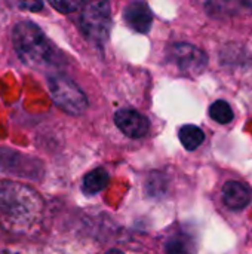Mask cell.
Instances as JSON below:
<instances>
[{"instance_id":"6da1fadb","label":"cell","mask_w":252,"mask_h":254,"mask_svg":"<svg viewBox=\"0 0 252 254\" xmlns=\"http://www.w3.org/2000/svg\"><path fill=\"white\" fill-rule=\"evenodd\" d=\"M12 40L16 55L28 65H46L52 64L55 60V46L33 21H19L13 27Z\"/></svg>"},{"instance_id":"7a4b0ae2","label":"cell","mask_w":252,"mask_h":254,"mask_svg":"<svg viewBox=\"0 0 252 254\" xmlns=\"http://www.w3.org/2000/svg\"><path fill=\"white\" fill-rule=\"evenodd\" d=\"M37 195L16 183H0V213L15 223H28L39 213Z\"/></svg>"},{"instance_id":"3957f363","label":"cell","mask_w":252,"mask_h":254,"mask_svg":"<svg viewBox=\"0 0 252 254\" xmlns=\"http://www.w3.org/2000/svg\"><path fill=\"white\" fill-rule=\"evenodd\" d=\"M80 28L94 43L102 45L110 33L111 12L107 0H89L80 13Z\"/></svg>"},{"instance_id":"277c9868","label":"cell","mask_w":252,"mask_h":254,"mask_svg":"<svg viewBox=\"0 0 252 254\" xmlns=\"http://www.w3.org/2000/svg\"><path fill=\"white\" fill-rule=\"evenodd\" d=\"M48 86L53 103L70 115H80L88 107V98L83 91L67 76L52 74L48 77Z\"/></svg>"},{"instance_id":"5b68a950","label":"cell","mask_w":252,"mask_h":254,"mask_svg":"<svg viewBox=\"0 0 252 254\" xmlns=\"http://www.w3.org/2000/svg\"><path fill=\"white\" fill-rule=\"evenodd\" d=\"M169 58L177 67L189 74H199L208 65V55L195 45L175 43L169 49Z\"/></svg>"},{"instance_id":"8992f818","label":"cell","mask_w":252,"mask_h":254,"mask_svg":"<svg viewBox=\"0 0 252 254\" xmlns=\"http://www.w3.org/2000/svg\"><path fill=\"white\" fill-rule=\"evenodd\" d=\"M114 122L117 128L131 138H141L149 132L150 122L149 119L137 110L120 109L114 115Z\"/></svg>"},{"instance_id":"52a82bcc","label":"cell","mask_w":252,"mask_h":254,"mask_svg":"<svg viewBox=\"0 0 252 254\" xmlns=\"http://www.w3.org/2000/svg\"><path fill=\"white\" fill-rule=\"evenodd\" d=\"M123 18L138 33H149L153 24V12L144 0L131 1L123 10Z\"/></svg>"},{"instance_id":"ba28073f","label":"cell","mask_w":252,"mask_h":254,"mask_svg":"<svg viewBox=\"0 0 252 254\" xmlns=\"http://www.w3.org/2000/svg\"><path fill=\"white\" fill-rule=\"evenodd\" d=\"M252 198V190L241 182H229L223 188V201L227 208L238 211L244 210Z\"/></svg>"},{"instance_id":"9c48e42d","label":"cell","mask_w":252,"mask_h":254,"mask_svg":"<svg viewBox=\"0 0 252 254\" xmlns=\"http://www.w3.org/2000/svg\"><path fill=\"white\" fill-rule=\"evenodd\" d=\"M206 9L211 15H236L252 12V0H208Z\"/></svg>"},{"instance_id":"30bf717a","label":"cell","mask_w":252,"mask_h":254,"mask_svg":"<svg viewBox=\"0 0 252 254\" xmlns=\"http://www.w3.org/2000/svg\"><path fill=\"white\" fill-rule=\"evenodd\" d=\"M110 176L104 168H97L88 173L83 179V192L86 195H95L107 188Z\"/></svg>"},{"instance_id":"8fae6325","label":"cell","mask_w":252,"mask_h":254,"mask_svg":"<svg viewBox=\"0 0 252 254\" xmlns=\"http://www.w3.org/2000/svg\"><path fill=\"white\" fill-rule=\"evenodd\" d=\"M178 137H180L181 144L187 150L198 149L203 143V140H205L203 131L199 127H196V125H184V127H181L180 131H178Z\"/></svg>"},{"instance_id":"7c38bea8","label":"cell","mask_w":252,"mask_h":254,"mask_svg":"<svg viewBox=\"0 0 252 254\" xmlns=\"http://www.w3.org/2000/svg\"><path fill=\"white\" fill-rule=\"evenodd\" d=\"M209 116L215 122L223 124V125L224 124H230L233 121V118H235L230 104L226 103L224 100H218V101H215V103L211 104V107H209Z\"/></svg>"},{"instance_id":"4fadbf2b","label":"cell","mask_w":252,"mask_h":254,"mask_svg":"<svg viewBox=\"0 0 252 254\" xmlns=\"http://www.w3.org/2000/svg\"><path fill=\"white\" fill-rule=\"evenodd\" d=\"M165 250L168 254H193L192 240L184 235L174 237L172 240L168 241Z\"/></svg>"},{"instance_id":"5bb4252c","label":"cell","mask_w":252,"mask_h":254,"mask_svg":"<svg viewBox=\"0 0 252 254\" xmlns=\"http://www.w3.org/2000/svg\"><path fill=\"white\" fill-rule=\"evenodd\" d=\"M52 7L61 13H70L80 9L85 4V0H48Z\"/></svg>"},{"instance_id":"9a60e30c","label":"cell","mask_w":252,"mask_h":254,"mask_svg":"<svg viewBox=\"0 0 252 254\" xmlns=\"http://www.w3.org/2000/svg\"><path fill=\"white\" fill-rule=\"evenodd\" d=\"M19 7L31 10V12H39L43 9V0H18Z\"/></svg>"},{"instance_id":"2e32d148","label":"cell","mask_w":252,"mask_h":254,"mask_svg":"<svg viewBox=\"0 0 252 254\" xmlns=\"http://www.w3.org/2000/svg\"><path fill=\"white\" fill-rule=\"evenodd\" d=\"M105 254H126V253H123L122 250H117V249H113V250H108L107 253Z\"/></svg>"}]
</instances>
